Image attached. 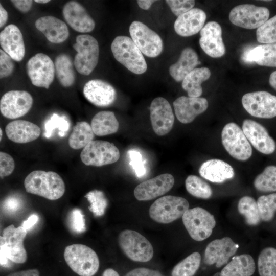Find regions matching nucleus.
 Here are the masks:
<instances>
[{
    "instance_id": "nucleus-1",
    "label": "nucleus",
    "mask_w": 276,
    "mask_h": 276,
    "mask_svg": "<svg viewBox=\"0 0 276 276\" xmlns=\"http://www.w3.org/2000/svg\"><path fill=\"white\" fill-rule=\"evenodd\" d=\"M27 192L55 200L64 194L65 187L61 176L53 171H33L24 180Z\"/></svg>"
},
{
    "instance_id": "nucleus-2",
    "label": "nucleus",
    "mask_w": 276,
    "mask_h": 276,
    "mask_svg": "<svg viewBox=\"0 0 276 276\" xmlns=\"http://www.w3.org/2000/svg\"><path fill=\"white\" fill-rule=\"evenodd\" d=\"M27 231L21 225H10L4 228L0 237L1 265L7 266L8 260L15 263H24L27 259L24 240Z\"/></svg>"
},
{
    "instance_id": "nucleus-3",
    "label": "nucleus",
    "mask_w": 276,
    "mask_h": 276,
    "mask_svg": "<svg viewBox=\"0 0 276 276\" xmlns=\"http://www.w3.org/2000/svg\"><path fill=\"white\" fill-rule=\"evenodd\" d=\"M115 59L130 72L142 74L147 68L143 53L132 39L126 36H118L111 44Z\"/></svg>"
},
{
    "instance_id": "nucleus-4",
    "label": "nucleus",
    "mask_w": 276,
    "mask_h": 276,
    "mask_svg": "<svg viewBox=\"0 0 276 276\" xmlns=\"http://www.w3.org/2000/svg\"><path fill=\"white\" fill-rule=\"evenodd\" d=\"M64 258L70 268L80 276H93L98 270L99 260L96 252L81 244L67 246Z\"/></svg>"
},
{
    "instance_id": "nucleus-5",
    "label": "nucleus",
    "mask_w": 276,
    "mask_h": 276,
    "mask_svg": "<svg viewBox=\"0 0 276 276\" xmlns=\"http://www.w3.org/2000/svg\"><path fill=\"white\" fill-rule=\"evenodd\" d=\"M73 47L77 52L74 60L75 68L81 75H89L98 62L99 47L97 40L90 35H79Z\"/></svg>"
},
{
    "instance_id": "nucleus-6",
    "label": "nucleus",
    "mask_w": 276,
    "mask_h": 276,
    "mask_svg": "<svg viewBox=\"0 0 276 276\" xmlns=\"http://www.w3.org/2000/svg\"><path fill=\"white\" fill-rule=\"evenodd\" d=\"M189 204L183 197L172 195L163 196L150 206V218L160 223H169L182 217L189 209Z\"/></svg>"
},
{
    "instance_id": "nucleus-7",
    "label": "nucleus",
    "mask_w": 276,
    "mask_h": 276,
    "mask_svg": "<svg viewBox=\"0 0 276 276\" xmlns=\"http://www.w3.org/2000/svg\"><path fill=\"white\" fill-rule=\"evenodd\" d=\"M118 242L125 255L133 261L147 262L153 256V248L151 243L135 231H122L118 237Z\"/></svg>"
},
{
    "instance_id": "nucleus-8",
    "label": "nucleus",
    "mask_w": 276,
    "mask_h": 276,
    "mask_svg": "<svg viewBox=\"0 0 276 276\" xmlns=\"http://www.w3.org/2000/svg\"><path fill=\"white\" fill-rule=\"evenodd\" d=\"M182 219L190 237L197 241L209 238L216 225L214 216L200 207L189 209L183 214Z\"/></svg>"
},
{
    "instance_id": "nucleus-9",
    "label": "nucleus",
    "mask_w": 276,
    "mask_h": 276,
    "mask_svg": "<svg viewBox=\"0 0 276 276\" xmlns=\"http://www.w3.org/2000/svg\"><path fill=\"white\" fill-rule=\"evenodd\" d=\"M221 140L225 150L234 158L245 161L251 157V146L237 124L231 122L224 126L221 132Z\"/></svg>"
},
{
    "instance_id": "nucleus-10",
    "label": "nucleus",
    "mask_w": 276,
    "mask_h": 276,
    "mask_svg": "<svg viewBox=\"0 0 276 276\" xmlns=\"http://www.w3.org/2000/svg\"><path fill=\"white\" fill-rule=\"evenodd\" d=\"M120 156L119 149L113 143L96 140L91 141L83 148L80 158L87 166L100 167L114 163Z\"/></svg>"
},
{
    "instance_id": "nucleus-11",
    "label": "nucleus",
    "mask_w": 276,
    "mask_h": 276,
    "mask_svg": "<svg viewBox=\"0 0 276 276\" xmlns=\"http://www.w3.org/2000/svg\"><path fill=\"white\" fill-rule=\"evenodd\" d=\"M131 39L147 57L158 56L163 49V43L160 37L155 31L139 21H133L129 27Z\"/></svg>"
},
{
    "instance_id": "nucleus-12",
    "label": "nucleus",
    "mask_w": 276,
    "mask_h": 276,
    "mask_svg": "<svg viewBox=\"0 0 276 276\" xmlns=\"http://www.w3.org/2000/svg\"><path fill=\"white\" fill-rule=\"evenodd\" d=\"M270 14L265 7L243 4L234 7L229 12V19L235 26L247 29L258 28L265 22Z\"/></svg>"
},
{
    "instance_id": "nucleus-13",
    "label": "nucleus",
    "mask_w": 276,
    "mask_h": 276,
    "mask_svg": "<svg viewBox=\"0 0 276 276\" xmlns=\"http://www.w3.org/2000/svg\"><path fill=\"white\" fill-rule=\"evenodd\" d=\"M26 70L32 84L37 87L48 89L54 79V63L43 53L36 54L30 58Z\"/></svg>"
},
{
    "instance_id": "nucleus-14",
    "label": "nucleus",
    "mask_w": 276,
    "mask_h": 276,
    "mask_svg": "<svg viewBox=\"0 0 276 276\" xmlns=\"http://www.w3.org/2000/svg\"><path fill=\"white\" fill-rule=\"evenodd\" d=\"M242 104L252 116L264 119L276 117V96L267 91L245 94L242 98Z\"/></svg>"
},
{
    "instance_id": "nucleus-15",
    "label": "nucleus",
    "mask_w": 276,
    "mask_h": 276,
    "mask_svg": "<svg viewBox=\"0 0 276 276\" xmlns=\"http://www.w3.org/2000/svg\"><path fill=\"white\" fill-rule=\"evenodd\" d=\"M32 96L24 90H10L6 93L0 101V111L2 115L14 119L27 114L32 107Z\"/></svg>"
},
{
    "instance_id": "nucleus-16",
    "label": "nucleus",
    "mask_w": 276,
    "mask_h": 276,
    "mask_svg": "<svg viewBox=\"0 0 276 276\" xmlns=\"http://www.w3.org/2000/svg\"><path fill=\"white\" fill-rule=\"evenodd\" d=\"M150 120L154 132L159 136L168 133L172 129L174 116L169 102L163 97H157L151 103Z\"/></svg>"
},
{
    "instance_id": "nucleus-17",
    "label": "nucleus",
    "mask_w": 276,
    "mask_h": 276,
    "mask_svg": "<svg viewBox=\"0 0 276 276\" xmlns=\"http://www.w3.org/2000/svg\"><path fill=\"white\" fill-rule=\"evenodd\" d=\"M174 182V178L171 174H160L137 185L134 190V196L140 201L152 200L169 191Z\"/></svg>"
},
{
    "instance_id": "nucleus-18",
    "label": "nucleus",
    "mask_w": 276,
    "mask_h": 276,
    "mask_svg": "<svg viewBox=\"0 0 276 276\" xmlns=\"http://www.w3.org/2000/svg\"><path fill=\"white\" fill-rule=\"evenodd\" d=\"M242 129L249 142L258 151L265 154L274 152L275 142L263 125L254 120L246 119L243 122Z\"/></svg>"
},
{
    "instance_id": "nucleus-19",
    "label": "nucleus",
    "mask_w": 276,
    "mask_h": 276,
    "mask_svg": "<svg viewBox=\"0 0 276 276\" xmlns=\"http://www.w3.org/2000/svg\"><path fill=\"white\" fill-rule=\"evenodd\" d=\"M238 248V245L228 237L214 240L205 248L204 262L209 265L215 264L216 267L220 268L227 263Z\"/></svg>"
},
{
    "instance_id": "nucleus-20",
    "label": "nucleus",
    "mask_w": 276,
    "mask_h": 276,
    "mask_svg": "<svg viewBox=\"0 0 276 276\" xmlns=\"http://www.w3.org/2000/svg\"><path fill=\"white\" fill-rule=\"evenodd\" d=\"M83 93L89 102L98 107L109 106L114 102L117 98L114 88L100 79H92L86 82Z\"/></svg>"
},
{
    "instance_id": "nucleus-21",
    "label": "nucleus",
    "mask_w": 276,
    "mask_h": 276,
    "mask_svg": "<svg viewBox=\"0 0 276 276\" xmlns=\"http://www.w3.org/2000/svg\"><path fill=\"white\" fill-rule=\"evenodd\" d=\"M199 44L203 51L209 56L219 58L225 53L222 38V29L216 21L208 22L200 31Z\"/></svg>"
},
{
    "instance_id": "nucleus-22",
    "label": "nucleus",
    "mask_w": 276,
    "mask_h": 276,
    "mask_svg": "<svg viewBox=\"0 0 276 276\" xmlns=\"http://www.w3.org/2000/svg\"><path fill=\"white\" fill-rule=\"evenodd\" d=\"M62 14L67 24L77 32L88 33L95 28L94 20L84 7L76 1L66 3L63 6Z\"/></svg>"
},
{
    "instance_id": "nucleus-23",
    "label": "nucleus",
    "mask_w": 276,
    "mask_h": 276,
    "mask_svg": "<svg viewBox=\"0 0 276 276\" xmlns=\"http://www.w3.org/2000/svg\"><path fill=\"white\" fill-rule=\"evenodd\" d=\"M173 107L177 120L182 123L188 124L206 110L208 102L202 97L181 96L173 102Z\"/></svg>"
},
{
    "instance_id": "nucleus-24",
    "label": "nucleus",
    "mask_w": 276,
    "mask_h": 276,
    "mask_svg": "<svg viewBox=\"0 0 276 276\" xmlns=\"http://www.w3.org/2000/svg\"><path fill=\"white\" fill-rule=\"evenodd\" d=\"M0 44L13 60L20 61L24 58L26 51L23 36L16 25L10 24L1 32Z\"/></svg>"
},
{
    "instance_id": "nucleus-25",
    "label": "nucleus",
    "mask_w": 276,
    "mask_h": 276,
    "mask_svg": "<svg viewBox=\"0 0 276 276\" xmlns=\"http://www.w3.org/2000/svg\"><path fill=\"white\" fill-rule=\"evenodd\" d=\"M206 17L203 10L194 8L177 17L174 24L175 31L183 37L195 35L204 27Z\"/></svg>"
},
{
    "instance_id": "nucleus-26",
    "label": "nucleus",
    "mask_w": 276,
    "mask_h": 276,
    "mask_svg": "<svg viewBox=\"0 0 276 276\" xmlns=\"http://www.w3.org/2000/svg\"><path fill=\"white\" fill-rule=\"evenodd\" d=\"M35 26L50 42L53 43H62L69 36V31L66 24L53 16L38 18L35 21Z\"/></svg>"
},
{
    "instance_id": "nucleus-27",
    "label": "nucleus",
    "mask_w": 276,
    "mask_h": 276,
    "mask_svg": "<svg viewBox=\"0 0 276 276\" xmlns=\"http://www.w3.org/2000/svg\"><path fill=\"white\" fill-rule=\"evenodd\" d=\"M9 140L17 143H26L35 140L40 135V128L28 121L18 120L9 123L5 127Z\"/></svg>"
},
{
    "instance_id": "nucleus-28",
    "label": "nucleus",
    "mask_w": 276,
    "mask_h": 276,
    "mask_svg": "<svg viewBox=\"0 0 276 276\" xmlns=\"http://www.w3.org/2000/svg\"><path fill=\"white\" fill-rule=\"evenodd\" d=\"M199 173L202 177L214 183H222L234 176L233 167L219 159H211L203 163Z\"/></svg>"
},
{
    "instance_id": "nucleus-29",
    "label": "nucleus",
    "mask_w": 276,
    "mask_h": 276,
    "mask_svg": "<svg viewBox=\"0 0 276 276\" xmlns=\"http://www.w3.org/2000/svg\"><path fill=\"white\" fill-rule=\"evenodd\" d=\"M199 64L200 62L196 52L192 48L187 47L182 51L178 61L170 66L169 74L176 81H182Z\"/></svg>"
},
{
    "instance_id": "nucleus-30",
    "label": "nucleus",
    "mask_w": 276,
    "mask_h": 276,
    "mask_svg": "<svg viewBox=\"0 0 276 276\" xmlns=\"http://www.w3.org/2000/svg\"><path fill=\"white\" fill-rule=\"evenodd\" d=\"M247 63L255 62L261 66L276 67V43L256 46L243 55Z\"/></svg>"
},
{
    "instance_id": "nucleus-31",
    "label": "nucleus",
    "mask_w": 276,
    "mask_h": 276,
    "mask_svg": "<svg viewBox=\"0 0 276 276\" xmlns=\"http://www.w3.org/2000/svg\"><path fill=\"white\" fill-rule=\"evenodd\" d=\"M256 270L253 258L248 254H242L233 258L224 266L220 276H251Z\"/></svg>"
},
{
    "instance_id": "nucleus-32",
    "label": "nucleus",
    "mask_w": 276,
    "mask_h": 276,
    "mask_svg": "<svg viewBox=\"0 0 276 276\" xmlns=\"http://www.w3.org/2000/svg\"><path fill=\"white\" fill-rule=\"evenodd\" d=\"M211 75L210 70L206 67L195 68L188 74L181 84L182 88L187 92L188 97H199L202 94L201 84L208 80Z\"/></svg>"
},
{
    "instance_id": "nucleus-33",
    "label": "nucleus",
    "mask_w": 276,
    "mask_h": 276,
    "mask_svg": "<svg viewBox=\"0 0 276 276\" xmlns=\"http://www.w3.org/2000/svg\"><path fill=\"white\" fill-rule=\"evenodd\" d=\"M119 124L114 113L110 111H102L96 113L93 118L91 127L98 136H104L116 133Z\"/></svg>"
},
{
    "instance_id": "nucleus-34",
    "label": "nucleus",
    "mask_w": 276,
    "mask_h": 276,
    "mask_svg": "<svg viewBox=\"0 0 276 276\" xmlns=\"http://www.w3.org/2000/svg\"><path fill=\"white\" fill-rule=\"evenodd\" d=\"M74 65L71 57L65 54L58 55L55 59V74L60 83L64 87H70L75 82Z\"/></svg>"
},
{
    "instance_id": "nucleus-35",
    "label": "nucleus",
    "mask_w": 276,
    "mask_h": 276,
    "mask_svg": "<svg viewBox=\"0 0 276 276\" xmlns=\"http://www.w3.org/2000/svg\"><path fill=\"white\" fill-rule=\"evenodd\" d=\"M94 137L91 125L85 121L78 122L69 136L68 144L74 149H79L92 141Z\"/></svg>"
},
{
    "instance_id": "nucleus-36",
    "label": "nucleus",
    "mask_w": 276,
    "mask_h": 276,
    "mask_svg": "<svg viewBox=\"0 0 276 276\" xmlns=\"http://www.w3.org/2000/svg\"><path fill=\"white\" fill-rule=\"evenodd\" d=\"M238 210L244 216L248 225L256 226L260 223L261 219L257 202L252 197L248 196L242 197L238 202Z\"/></svg>"
},
{
    "instance_id": "nucleus-37",
    "label": "nucleus",
    "mask_w": 276,
    "mask_h": 276,
    "mask_svg": "<svg viewBox=\"0 0 276 276\" xmlns=\"http://www.w3.org/2000/svg\"><path fill=\"white\" fill-rule=\"evenodd\" d=\"M260 276H276V248L267 247L260 252L258 260Z\"/></svg>"
},
{
    "instance_id": "nucleus-38",
    "label": "nucleus",
    "mask_w": 276,
    "mask_h": 276,
    "mask_svg": "<svg viewBox=\"0 0 276 276\" xmlns=\"http://www.w3.org/2000/svg\"><path fill=\"white\" fill-rule=\"evenodd\" d=\"M200 263V254L193 252L174 267L171 276H193L199 269Z\"/></svg>"
},
{
    "instance_id": "nucleus-39",
    "label": "nucleus",
    "mask_w": 276,
    "mask_h": 276,
    "mask_svg": "<svg viewBox=\"0 0 276 276\" xmlns=\"http://www.w3.org/2000/svg\"><path fill=\"white\" fill-rule=\"evenodd\" d=\"M186 189L194 197L201 199H209L213 191L210 186L199 177L190 175L185 180Z\"/></svg>"
},
{
    "instance_id": "nucleus-40",
    "label": "nucleus",
    "mask_w": 276,
    "mask_h": 276,
    "mask_svg": "<svg viewBox=\"0 0 276 276\" xmlns=\"http://www.w3.org/2000/svg\"><path fill=\"white\" fill-rule=\"evenodd\" d=\"M256 190L262 192L276 191V166H268L254 181Z\"/></svg>"
},
{
    "instance_id": "nucleus-41",
    "label": "nucleus",
    "mask_w": 276,
    "mask_h": 276,
    "mask_svg": "<svg viewBox=\"0 0 276 276\" xmlns=\"http://www.w3.org/2000/svg\"><path fill=\"white\" fill-rule=\"evenodd\" d=\"M257 202L261 220L271 221L276 212V193L261 196Z\"/></svg>"
},
{
    "instance_id": "nucleus-42",
    "label": "nucleus",
    "mask_w": 276,
    "mask_h": 276,
    "mask_svg": "<svg viewBox=\"0 0 276 276\" xmlns=\"http://www.w3.org/2000/svg\"><path fill=\"white\" fill-rule=\"evenodd\" d=\"M257 41L262 43H276V15L268 19L256 31Z\"/></svg>"
},
{
    "instance_id": "nucleus-43",
    "label": "nucleus",
    "mask_w": 276,
    "mask_h": 276,
    "mask_svg": "<svg viewBox=\"0 0 276 276\" xmlns=\"http://www.w3.org/2000/svg\"><path fill=\"white\" fill-rule=\"evenodd\" d=\"M85 197L90 203L88 209L95 216H101L105 213L108 201L101 191L94 190L88 192Z\"/></svg>"
},
{
    "instance_id": "nucleus-44",
    "label": "nucleus",
    "mask_w": 276,
    "mask_h": 276,
    "mask_svg": "<svg viewBox=\"0 0 276 276\" xmlns=\"http://www.w3.org/2000/svg\"><path fill=\"white\" fill-rule=\"evenodd\" d=\"M69 127V123L63 116L59 117L54 113L45 124V136L49 138L51 136L53 131L56 128H58L59 135L63 136L68 130Z\"/></svg>"
},
{
    "instance_id": "nucleus-45",
    "label": "nucleus",
    "mask_w": 276,
    "mask_h": 276,
    "mask_svg": "<svg viewBox=\"0 0 276 276\" xmlns=\"http://www.w3.org/2000/svg\"><path fill=\"white\" fill-rule=\"evenodd\" d=\"M127 153L130 158L129 164L134 169L136 176L139 178L144 176L146 173V169L142 154L133 149L129 150Z\"/></svg>"
},
{
    "instance_id": "nucleus-46",
    "label": "nucleus",
    "mask_w": 276,
    "mask_h": 276,
    "mask_svg": "<svg viewBox=\"0 0 276 276\" xmlns=\"http://www.w3.org/2000/svg\"><path fill=\"white\" fill-rule=\"evenodd\" d=\"M166 3L173 13L178 17L193 9L195 2L193 0H167Z\"/></svg>"
},
{
    "instance_id": "nucleus-47",
    "label": "nucleus",
    "mask_w": 276,
    "mask_h": 276,
    "mask_svg": "<svg viewBox=\"0 0 276 276\" xmlns=\"http://www.w3.org/2000/svg\"><path fill=\"white\" fill-rule=\"evenodd\" d=\"M15 168V163L12 157L9 154L0 152V176L1 178L11 174Z\"/></svg>"
},
{
    "instance_id": "nucleus-48",
    "label": "nucleus",
    "mask_w": 276,
    "mask_h": 276,
    "mask_svg": "<svg viewBox=\"0 0 276 276\" xmlns=\"http://www.w3.org/2000/svg\"><path fill=\"white\" fill-rule=\"evenodd\" d=\"M14 69L13 59L3 50H0V78L10 76Z\"/></svg>"
},
{
    "instance_id": "nucleus-49",
    "label": "nucleus",
    "mask_w": 276,
    "mask_h": 276,
    "mask_svg": "<svg viewBox=\"0 0 276 276\" xmlns=\"http://www.w3.org/2000/svg\"><path fill=\"white\" fill-rule=\"evenodd\" d=\"M72 228L76 232L81 233L85 231V219L81 211L78 209H74L71 214Z\"/></svg>"
},
{
    "instance_id": "nucleus-50",
    "label": "nucleus",
    "mask_w": 276,
    "mask_h": 276,
    "mask_svg": "<svg viewBox=\"0 0 276 276\" xmlns=\"http://www.w3.org/2000/svg\"><path fill=\"white\" fill-rule=\"evenodd\" d=\"M125 276H165L158 271L141 267L128 272Z\"/></svg>"
},
{
    "instance_id": "nucleus-51",
    "label": "nucleus",
    "mask_w": 276,
    "mask_h": 276,
    "mask_svg": "<svg viewBox=\"0 0 276 276\" xmlns=\"http://www.w3.org/2000/svg\"><path fill=\"white\" fill-rule=\"evenodd\" d=\"M11 2L16 8L22 13L29 11L33 4V1L31 0H12Z\"/></svg>"
},
{
    "instance_id": "nucleus-52",
    "label": "nucleus",
    "mask_w": 276,
    "mask_h": 276,
    "mask_svg": "<svg viewBox=\"0 0 276 276\" xmlns=\"http://www.w3.org/2000/svg\"><path fill=\"white\" fill-rule=\"evenodd\" d=\"M19 205V200L14 197H9L6 199L4 203L5 209L11 212L15 211L18 210Z\"/></svg>"
},
{
    "instance_id": "nucleus-53",
    "label": "nucleus",
    "mask_w": 276,
    "mask_h": 276,
    "mask_svg": "<svg viewBox=\"0 0 276 276\" xmlns=\"http://www.w3.org/2000/svg\"><path fill=\"white\" fill-rule=\"evenodd\" d=\"M7 276H39V272L36 269H31L13 272Z\"/></svg>"
},
{
    "instance_id": "nucleus-54",
    "label": "nucleus",
    "mask_w": 276,
    "mask_h": 276,
    "mask_svg": "<svg viewBox=\"0 0 276 276\" xmlns=\"http://www.w3.org/2000/svg\"><path fill=\"white\" fill-rule=\"evenodd\" d=\"M38 220V217L37 215L32 214L22 222L21 226L28 231L36 223Z\"/></svg>"
},
{
    "instance_id": "nucleus-55",
    "label": "nucleus",
    "mask_w": 276,
    "mask_h": 276,
    "mask_svg": "<svg viewBox=\"0 0 276 276\" xmlns=\"http://www.w3.org/2000/svg\"><path fill=\"white\" fill-rule=\"evenodd\" d=\"M8 19L7 11L0 4V28L3 27L6 23Z\"/></svg>"
},
{
    "instance_id": "nucleus-56",
    "label": "nucleus",
    "mask_w": 276,
    "mask_h": 276,
    "mask_svg": "<svg viewBox=\"0 0 276 276\" xmlns=\"http://www.w3.org/2000/svg\"><path fill=\"white\" fill-rule=\"evenodd\" d=\"M155 2L156 1L153 0H139L137 1V3L141 9L146 10L149 9L152 4Z\"/></svg>"
},
{
    "instance_id": "nucleus-57",
    "label": "nucleus",
    "mask_w": 276,
    "mask_h": 276,
    "mask_svg": "<svg viewBox=\"0 0 276 276\" xmlns=\"http://www.w3.org/2000/svg\"><path fill=\"white\" fill-rule=\"evenodd\" d=\"M269 82L270 86L276 90V71L273 72L270 74Z\"/></svg>"
},
{
    "instance_id": "nucleus-58",
    "label": "nucleus",
    "mask_w": 276,
    "mask_h": 276,
    "mask_svg": "<svg viewBox=\"0 0 276 276\" xmlns=\"http://www.w3.org/2000/svg\"><path fill=\"white\" fill-rule=\"evenodd\" d=\"M102 276H120L119 273L112 268H107L105 270Z\"/></svg>"
},
{
    "instance_id": "nucleus-59",
    "label": "nucleus",
    "mask_w": 276,
    "mask_h": 276,
    "mask_svg": "<svg viewBox=\"0 0 276 276\" xmlns=\"http://www.w3.org/2000/svg\"><path fill=\"white\" fill-rule=\"evenodd\" d=\"M35 2L39 4H46L49 3L50 1L49 0H35Z\"/></svg>"
},
{
    "instance_id": "nucleus-60",
    "label": "nucleus",
    "mask_w": 276,
    "mask_h": 276,
    "mask_svg": "<svg viewBox=\"0 0 276 276\" xmlns=\"http://www.w3.org/2000/svg\"><path fill=\"white\" fill-rule=\"evenodd\" d=\"M0 135H1L0 140L1 141L2 138V135H3V132H2V130L1 128L0 129Z\"/></svg>"
}]
</instances>
